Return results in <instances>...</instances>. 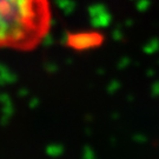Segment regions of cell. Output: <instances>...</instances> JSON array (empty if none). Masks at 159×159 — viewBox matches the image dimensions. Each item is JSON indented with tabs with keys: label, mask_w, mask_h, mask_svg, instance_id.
<instances>
[{
	"label": "cell",
	"mask_w": 159,
	"mask_h": 159,
	"mask_svg": "<svg viewBox=\"0 0 159 159\" xmlns=\"http://www.w3.org/2000/svg\"><path fill=\"white\" fill-rule=\"evenodd\" d=\"M46 153L48 154L50 157H58L63 153V146L60 145H57V144H52V145H48L46 148Z\"/></svg>",
	"instance_id": "cell-2"
},
{
	"label": "cell",
	"mask_w": 159,
	"mask_h": 159,
	"mask_svg": "<svg viewBox=\"0 0 159 159\" xmlns=\"http://www.w3.org/2000/svg\"><path fill=\"white\" fill-rule=\"evenodd\" d=\"M38 105H39V100H38L37 98H33V99H32V100L29 102V106L31 108H35L37 106H38Z\"/></svg>",
	"instance_id": "cell-4"
},
{
	"label": "cell",
	"mask_w": 159,
	"mask_h": 159,
	"mask_svg": "<svg viewBox=\"0 0 159 159\" xmlns=\"http://www.w3.org/2000/svg\"><path fill=\"white\" fill-rule=\"evenodd\" d=\"M50 26L48 0H0V48H32L45 41Z\"/></svg>",
	"instance_id": "cell-1"
},
{
	"label": "cell",
	"mask_w": 159,
	"mask_h": 159,
	"mask_svg": "<svg viewBox=\"0 0 159 159\" xmlns=\"http://www.w3.org/2000/svg\"><path fill=\"white\" fill-rule=\"evenodd\" d=\"M2 114H5L7 117H11L13 114V106H12V102H8L4 104V107H2Z\"/></svg>",
	"instance_id": "cell-3"
},
{
	"label": "cell",
	"mask_w": 159,
	"mask_h": 159,
	"mask_svg": "<svg viewBox=\"0 0 159 159\" xmlns=\"http://www.w3.org/2000/svg\"><path fill=\"white\" fill-rule=\"evenodd\" d=\"M27 93H29V92L26 91V90H20V91H19V96L25 97V96H27Z\"/></svg>",
	"instance_id": "cell-7"
},
{
	"label": "cell",
	"mask_w": 159,
	"mask_h": 159,
	"mask_svg": "<svg viewBox=\"0 0 159 159\" xmlns=\"http://www.w3.org/2000/svg\"><path fill=\"white\" fill-rule=\"evenodd\" d=\"M11 102V100H10V98H8L7 94H0V102L1 104H6V102Z\"/></svg>",
	"instance_id": "cell-6"
},
{
	"label": "cell",
	"mask_w": 159,
	"mask_h": 159,
	"mask_svg": "<svg viewBox=\"0 0 159 159\" xmlns=\"http://www.w3.org/2000/svg\"><path fill=\"white\" fill-rule=\"evenodd\" d=\"M8 119H10V117H7V116H5V114H2V117L0 118V124L2 126H6L7 124H8Z\"/></svg>",
	"instance_id": "cell-5"
}]
</instances>
